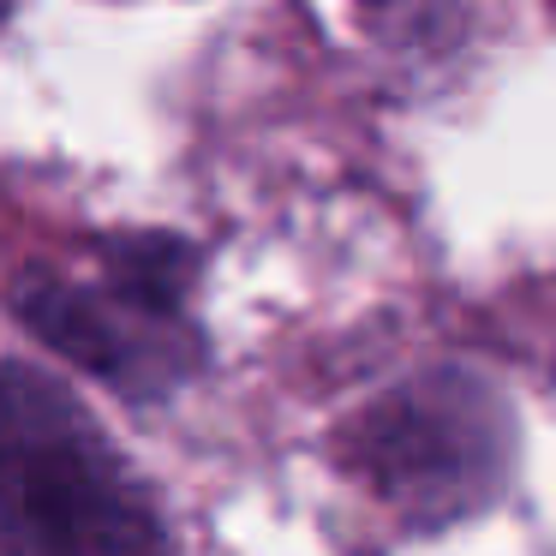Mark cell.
Instances as JSON below:
<instances>
[{
	"mask_svg": "<svg viewBox=\"0 0 556 556\" xmlns=\"http://www.w3.org/2000/svg\"><path fill=\"white\" fill-rule=\"evenodd\" d=\"M353 443L365 479L413 515L472 508L503 467V419L467 377H437L377 401Z\"/></svg>",
	"mask_w": 556,
	"mask_h": 556,
	"instance_id": "2",
	"label": "cell"
},
{
	"mask_svg": "<svg viewBox=\"0 0 556 556\" xmlns=\"http://www.w3.org/2000/svg\"><path fill=\"white\" fill-rule=\"evenodd\" d=\"M0 551L168 556L162 520L66 383L0 365Z\"/></svg>",
	"mask_w": 556,
	"mask_h": 556,
	"instance_id": "1",
	"label": "cell"
},
{
	"mask_svg": "<svg viewBox=\"0 0 556 556\" xmlns=\"http://www.w3.org/2000/svg\"><path fill=\"white\" fill-rule=\"evenodd\" d=\"M174 293L156 281L121 269V281H109V293L90 288H42L25 293V317L54 341L61 353H73L85 371L114 377L121 389H156L168 377H180V329L168 324Z\"/></svg>",
	"mask_w": 556,
	"mask_h": 556,
	"instance_id": "3",
	"label": "cell"
}]
</instances>
